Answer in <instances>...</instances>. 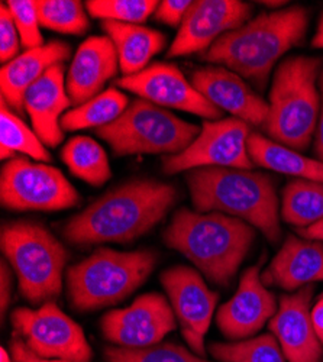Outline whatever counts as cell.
I'll return each mask as SVG.
<instances>
[{"mask_svg":"<svg viewBox=\"0 0 323 362\" xmlns=\"http://www.w3.org/2000/svg\"><path fill=\"white\" fill-rule=\"evenodd\" d=\"M158 5L155 0H89L86 8L93 18L138 25L148 19Z\"/></svg>","mask_w":323,"mask_h":362,"instance_id":"1f68e13d","label":"cell"},{"mask_svg":"<svg viewBox=\"0 0 323 362\" xmlns=\"http://www.w3.org/2000/svg\"><path fill=\"white\" fill-rule=\"evenodd\" d=\"M119 58L109 37H92L77 49L66 78L71 105L81 106L102 93L105 84L113 78Z\"/></svg>","mask_w":323,"mask_h":362,"instance_id":"d6986e66","label":"cell"},{"mask_svg":"<svg viewBox=\"0 0 323 362\" xmlns=\"http://www.w3.org/2000/svg\"><path fill=\"white\" fill-rule=\"evenodd\" d=\"M317 84H319V92H320V112H319L316 138H315V153L317 158L323 161V71L319 74Z\"/></svg>","mask_w":323,"mask_h":362,"instance_id":"74e56055","label":"cell"},{"mask_svg":"<svg viewBox=\"0 0 323 362\" xmlns=\"http://www.w3.org/2000/svg\"><path fill=\"white\" fill-rule=\"evenodd\" d=\"M307 23L309 12L302 6L261 13L222 35L201 58L223 64L262 88L280 57L303 42Z\"/></svg>","mask_w":323,"mask_h":362,"instance_id":"7a4b0ae2","label":"cell"},{"mask_svg":"<svg viewBox=\"0 0 323 362\" xmlns=\"http://www.w3.org/2000/svg\"><path fill=\"white\" fill-rule=\"evenodd\" d=\"M71 100L67 95L64 64L51 67L25 95V112L31 117L34 132L47 146L60 145L64 139L61 115Z\"/></svg>","mask_w":323,"mask_h":362,"instance_id":"ffe728a7","label":"cell"},{"mask_svg":"<svg viewBox=\"0 0 323 362\" xmlns=\"http://www.w3.org/2000/svg\"><path fill=\"white\" fill-rule=\"evenodd\" d=\"M249 125L241 119L204 120L197 138L180 154L167 156L163 168L167 174L196 168L251 170L255 164L248 154Z\"/></svg>","mask_w":323,"mask_h":362,"instance_id":"8fae6325","label":"cell"},{"mask_svg":"<svg viewBox=\"0 0 323 362\" xmlns=\"http://www.w3.org/2000/svg\"><path fill=\"white\" fill-rule=\"evenodd\" d=\"M193 4L189 0H164L155 11V19L171 26L182 25Z\"/></svg>","mask_w":323,"mask_h":362,"instance_id":"e575fe53","label":"cell"},{"mask_svg":"<svg viewBox=\"0 0 323 362\" xmlns=\"http://www.w3.org/2000/svg\"><path fill=\"white\" fill-rule=\"evenodd\" d=\"M6 6L16 23L22 45L28 49L42 47L44 40L40 31L41 23L37 12V2H33V0H11V2H6Z\"/></svg>","mask_w":323,"mask_h":362,"instance_id":"d6a6232c","label":"cell"},{"mask_svg":"<svg viewBox=\"0 0 323 362\" xmlns=\"http://www.w3.org/2000/svg\"><path fill=\"white\" fill-rule=\"evenodd\" d=\"M177 199V192L157 180H132L98 199L64 226L76 245L131 243L153 229Z\"/></svg>","mask_w":323,"mask_h":362,"instance_id":"6da1fadb","label":"cell"},{"mask_svg":"<svg viewBox=\"0 0 323 362\" xmlns=\"http://www.w3.org/2000/svg\"><path fill=\"white\" fill-rule=\"evenodd\" d=\"M102 28L116 47L124 76H134L145 70L151 58L165 45V35L153 28L113 21H103Z\"/></svg>","mask_w":323,"mask_h":362,"instance_id":"603a6c76","label":"cell"},{"mask_svg":"<svg viewBox=\"0 0 323 362\" xmlns=\"http://www.w3.org/2000/svg\"><path fill=\"white\" fill-rule=\"evenodd\" d=\"M0 129H2L0 132V142H2L0 157L2 160L15 158L16 153L42 163L51 160L49 153L38 135L25 125L23 120L9 109L4 99L0 105Z\"/></svg>","mask_w":323,"mask_h":362,"instance_id":"83f0119b","label":"cell"},{"mask_svg":"<svg viewBox=\"0 0 323 362\" xmlns=\"http://www.w3.org/2000/svg\"><path fill=\"white\" fill-rule=\"evenodd\" d=\"M276 297L259 277V265L248 268L237 293L218 310L216 325L228 339L255 335L276 315Z\"/></svg>","mask_w":323,"mask_h":362,"instance_id":"e0dca14e","label":"cell"},{"mask_svg":"<svg viewBox=\"0 0 323 362\" xmlns=\"http://www.w3.org/2000/svg\"><path fill=\"white\" fill-rule=\"evenodd\" d=\"M192 84L222 112L226 110L254 127L266 122L270 105L237 73L223 67H204L193 71Z\"/></svg>","mask_w":323,"mask_h":362,"instance_id":"ac0fdd59","label":"cell"},{"mask_svg":"<svg viewBox=\"0 0 323 362\" xmlns=\"http://www.w3.org/2000/svg\"><path fill=\"white\" fill-rule=\"evenodd\" d=\"M262 5H267V6H280V5H286V2H262Z\"/></svg>","mask_w":323,"mask_h":362,"instance_id":"7bdbcfd3","label":"cell"},{"mask_svg":"<svg viewBox=\"0 0 323 362\" xmlns=\"http://www.w3.org/2000/svg\"><path fill=\"white\" fill-rule=\"evenodd\" d=\"M177 326V319L160 293L139 296L127 309H116L102 317L105 339L121 348H148L161 341Z\"/></svg>","mask_w":323,"mask_h":362,"instance_id":"4fadbf2b","label":"cell"},{"mask_svg":"<svg viewBox=\"0 0 323 362\" xmlns=\"http://www.w3.org/2000/svg\"><path fill=\"white\" fill-rule=\"evenodd\" d=\"M19 33L13 16L6 6H0V59L4 64H8L18 57L19 51Z\"/></svg>","mask_w":323,"mask_h":362,"instance_id":"836d02e7","label":"cell"},{"mask_svg":"<svg viewBox=\"0 0 323 362\" xmlns=\"http://www.w3.org/2000/svg\"><path fill=\"white\" fill-rule=\"evenodd\" d=\"M161 283L168 294L184 341L192 352L203 358L206 355L204 337L219 300L218 293L206 286L194 268L184 265L165 269L161 274Z\"/></svg>","mask_w":323,"mask_h":362,"instance_id":"7c38bea8","label":"cell"},{"mask_svg":"<svg viewBox=\"0 0 323 362\" xmlns=\"http://www.w3.org/2000/svg\"><path fill=\"white\" fill-rule=\"evenodd\" d=\"M128 107V98L119 90L110 87L95 99L74 107L61 117L63 131L102 128L112 124Z\"/></svg>","mask_w":323,"mask_h":362,"instance_id":"d4e9b609","label":"cell"},{"mask_svg":"<svg viewBox=\"0 0 323 362\" xmlns=\"http://www.w3.org/2000/svg\"><path fill=\"white\" fill-rule=\"evenodd\" d=\"M61 156L70 171L92 186L105 185L112 175L105 149L89 136L70 139L63 148Z\"/></svg>","mask_w":323,"mask_h":362,"instance_id":"484cf974","label":"cell"},{"mask_svg":"<svg viewBox=\"0 0 323 362\" xmlns=\"http://www.w3.org/2000/svg\"><path fill=\"white\" fill-rule=\"evenodd\" d=\"M255 239L254 226L218 212L183 207L164 232L165 244L189 258L212 283L226 287Z\"/></svg>","mask_w":323,"mask_h":362,"instance_id":"3957f363","label":"cell"},{"mask_svg":"<svg viewBox=\"0 0 323 362\" xmlns=\"http://www.w3.org/2000/svg\"><path fill=\"white\" fill-rule=\"evenodd\" d=\"M0 362H15L11 352H8L5 348L0 349Z\"/></svg>","mask_w":323,"mask_h":362,"instance_id":"b9f144b4","label":"cell"},{"mask_svg":"<svg viewBox=\"0 0 323 362\" xmlns=\"http://www.w3.org/2000/svg\"><path fill=\"white\" fill-rule=\"evenodd\" d=\"M312 322L317 334V338L323 344V296L319 298V301L312 309Z\"/></svg>","mask_w":323,"mask_h":362,"instance_id":"f35d334b","label":"cell"},{"mask_svg":"<svg viewBox=\"0 0 323 362\" xmlns=\"http://www.w3.org/2000/svg\"><path fill=\"white\" fill-rule=\"evenodd\" d=\"M200 131L145 99H135L112 124L96 129L116 156L180 154Z\"/></svg>","mask_w":323,"mask_h":362,"instance_id":"ba28073f","label":"cell"},{"mask_svg":"<svg viewBox=\"0 0 323 362\" xmlns=\"http://www.w3.org/2000/svg\"><path fill=\"white\" fill-rule=\"evenodd\" d=\"M261 280L266 286L284 290L323 281V243L288 235Z\"/></svg>","mask_w":323,"mask_h":362,"instance_id":"44dd1931","label":"cell"},{"mask_svg":"<svg viewBox=\"0 0 323 362\" xmlns=\"http://www.w3.org/2000/svg\"><path fill=\"white\" fill-rule=\"evenodd\" d=\"M283 219L298 228L310 226L323 219V183L295 180L283 190Z\"/></svg>","mask_w":323,"mask_h":362,"instance_id":"4316f807","label":"cell"},{"mask_svg":"<svg viewBox=\"0 0 323 362\" xmlns=\"http://www.w3.org/2000/svg\"><path fill=\"white\" fill-rule=\"evenodd\" d=\"M187 185L197 212H218L259 229L271 244L281 236L278 199L270 175L238 168H196Z\"/></svg>","mask_w":323,"mask_h":362,"instance_id":"277c9868","label":"cell"},{"mask_svg":"<svg viewBox=\"0 0 323 362\" xmlns=\"http://www.w3.org/2000/svg\"><path fill=\"white\" fill-rule=\"evenodd\" d=\"M40 23L55 33L81 35L89 28V18L77 0H38Z\"/></svg>","mask_w":323,"mask_h":362,"instance_id":"f546056e","label":"cell"},{"mask_svg":"<svg viewBox=\"0 0 323 362\" xmlns=\"http://www.w3.org/2000/svg\"><path fill=\"white\" fill-rule=\"evenodd\" d=\"M12 298V271L8 267L6 259H2L0 265V316L2 322L6 317V310L11 305Z\"/></svg>","mask_w":323,"mask_h":362,"instance_id":"8d00e7d4","label":"cell"},{"mask_svg":"<svg viewBox=\"0 0 323 362\" xmlns=\"http://www.w3.org/2000/svg\"><path fill=\"white\" fill-rule=\"evenodd\" d=\"M150 250L121 252L96 250L67 269V291L74 309L99 310L119 303L150 277L157 264Z\"/></svg>","mask_w":323,"mask_h":362,"instance_id":"8992f818","label":"cell"},{"mask_svg":"<svg viewBox=\"0 0 323 362\" xmlns=\"http://www.w3.org/2000/svg\"><path fill=\"white\" fill-rule=\"evenodd\" d=\"M0 199L2 206L11 210L44 212L70 209L80 203V194L60 170L25 157H15L4 165Z\"/></svg>","mask_w":323,"mask_h":362,"instance_id":"9c48e42d","label":"cell"},{"mask_svg":"<svg viewBox=\"0 0 323 362\" xmlns=\"http://www.w3.org/2000/svg\"><path fill=\"white\" fill-rule=\"evenodd\" d=\"M320 58L303 55L290 57L277 67L269 115L261 127L269 139L295 151L309 148L320 112Z\"/></svg>","mask_w":323,"mask_h":362,"instance_id":"5b68a950","label":"cell"},{"mask_svg":"<svg viewBox=\"0 0 323 362\" xmlns=\"http://www.w3.org/2000/svg\"><path fill=\"white\" fill-rule=\"evenodd\" d=\"M251 6L238 0H199L187 12L168 58L209 49L222 35L248 22Z\"/></svg>","mask_w":323,"mask_h":362,"instance_id":"9a60e30c","label":"cell"},{"mask_svg":"<svg viewBox=\"0 0 323 362\" xmlns=\"http://www.w3.org/2000/svg\"><path fill=\"white\" fill-rule=\"evenodd\" d=\"M116 84L161 107L179 109L208 120L222 116V110L200 95L174 64H151L138 74L124 76Z\"/></svg>","mask_w":323,"mask_h":362,"instance_id":"5bb4252c","label":"cell"},{"mask_svg":"<svg viewBox=\"0 0 323 362\" xmlns=\"http://www.w3.org/2000/svg\"><path fill=\"white\" fill-rule=\"evenodd\" d=\"M313 291L315 287L309 284L295 294L281 296L278 309L270 320L271 334L277 338L287 362H319L323 356V344L312 322Z\"/></svg>","mask_w":323,"mask_h":362,"instance_id":"2e32d148","label":"cell"},{"mask_svg":"<svg viewBox=\"0 0 323 362\" xmlns=\"http://www.w3.org/2000/svg\"><path fill=\"white\" fill-rule=\"evenodd\" d=\"M209 351L221 362H287L273 334H264L240 342L212 344Z\"/></svg>","mask_w":323,"mask_h":362,"instance_id":"f1b7e54d","label":"cell"},{"mask_svg":"<svg viewBox=\"0 0 323 362\" xmlns=\"http://www.w3.org/2000/svg\"><path fill=\"white\" fill-rule=\"evenodd\" d=\"M9 352L15 362H70V361H64V359H48V358L38 356L37 354H34L31 349L28 348L23 338L19 334H16V332L11 339Z\"/></svg>","mask_w":323,"mask_h":362,"instance_id":"d590c367","label":"cell"},{"mask_svg":"<svg viewBox=\"0 0 323 362\" xmlns=\"http://www.w3.org/2000/svg\"><path fill=\"white\" fill-rule=\"evenodd\" d=\"M0 245L28 301L44 305L61 294L69 254L47 228L29 221L6 223Z\"/></svg>","mask_w":323,"mask_h":362,"instance_id":"52a82bcc","label":"cell"},{"mask_svg":"<svg viewBox=\"0 0 323 362\" xmlns=\"http://www.w3.org/2000/svg\"><path fill=\"white\" fill-rule=\"evenodd\" d=\"M248 154L255 165L299 180L323 183V161L305 157L299 151L280 145L258 132L249 134Z\"/></svg>","mask_w":323,"mask_h":362,"instance_id":"cb8c5ba5","label":"cell"},{"mask_svg":"<svg viewBox=\"0 0 323 362\" xmlns=\"http://www.w3.org/2000/svg\"><path fill=\"white\" fill-rule=\"evenodd\" d=\"M312 45L315 48H323V13L319 19V23H317V29H316V34L312 40Z\"/></svg>","mask_w":323,"mask_h":362,"instance_id":"60d3db41","label":"cell"},{"mask_svg":"<svg viewBox=\"0 0 323 362\" xmlns=\"http://www.w3.org/2000/svg\"><path fill=\"white\" fill-rule=\"evenodd\" d=\"M106 362H211L177 344H158L148 348L109 346L105 349Z\"/></svg>","mask_w":323,"mask_h":362,"instance_id":"4dcf8cb0","label":"cell"},{"mask_svg":"<svg viewBox=\"0 0 323 362\" xmlns=\"http://www.w3.org/2000/svg\"><path fill=\"white\" fill-rule=\"evenodd\" d=\"M69 57L70 45L61 41H51L18 55L0 70L2 99L22 116L25 113V95L29 87L34 86L51 67L63 64Z\"/></svg>","mask_w":323,"mask_h":362,"instance_id":"7402d4cb","label":"cell"},{"mask_svg":"<svg viewBox=\"0 0 323 362\" xmlns=\"http://www.w3.org/2000/svg\"><path fill=\"white\" fill-rule=\"evenodd\" d=\"M11 320L28 348L41 358L70 362L92 361L93 351L83 329L54 301H47L38 309L18 308Z\"/></svg>","mask_w":323,"mask_h":362,"instance_id":"30bf717a","label":"cell"},{"mask_svg":"<svg viewBox=\"0 0 323 362\" xmlns=\"http://www.w3.org/2000/svg\"><path fill=\"white\" fill-rule=\"evenodd\" d=\"M299 235L306 238V239H312V240H322L323 243V219H320L319 222L306 226V228H300L298 229Z\"/></svg>","mask_w":323,"mask_h":362,"instance_id":"ab89813d","label":"cell"}]
</instances>
